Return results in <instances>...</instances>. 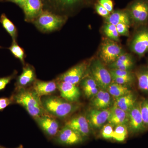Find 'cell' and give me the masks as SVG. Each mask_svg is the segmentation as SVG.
I'll return each instance as SVG.
<instances>
[{"label":"cell","instance_id":"obj_1","mask_svg":"<svg viewBox=\"0 0 148 148\" xmlns=\"http://www.w3.org/2000/svg\"><path fill=\"white\" fill-rule=\"evenodd\" d=\"M11 97L14 103L23 107L34 119L46 114L47 113L44 108L40 97L33 88H24L16 90Z\"/></svg>","mask_w":148,"mask_h":148},{"label":"cell","instance_id":"obj_2","mask_svg":"<svg viewBox=\"0 0 148 148\" xmlns=\"http://www.w3.org/2000/svg\"><path fill=\"white\" fill-rule=\"evenodd\" d=\"M41 100L46 112L59 118L69 116L78 108L77 105L58 96L48 95Z\"/></svg>","mask_w":148,"mask_h":148},{"label":"cell","instance_id":"obj_3","mask_svg":"<svg viewBox=\"0 0 148 148\" xmlns=\"http://www.w3.org/2000/svg\"><path fill=\"white\" fill-rule=\"evenodd\" d=\"M66 16L43 10L33 22L37 29L43 33H50L60 29L66 22Z\"/></svg>","mask_w":148,"mask_h":148},{"label":"cell","instance_id":"obj_4","mask_svg":"<svg viewBox=\"0 0 148 148\" xmlns=\"http://www.w3.org/2000/svg\"><path fill=\"white\" fill-rule=\"evenodd\" d=\"M90 0H42L44 10L63 15L87 4Z\"/></svg>","mask_w":148,"mask_h":148},{"label":"cell","instance_id":"obj_5","mask_svg":"<svg viewBox=\"0 0 148 148\" xmlns=\"http://www.w3.org/2000/svg\"><path fill=\"white\" fill-rule=\"evenodd\" d=\"M90 69L92 78L95 81L99 88L107 90L112 81L110 71H108L101 61L98 60L92 62Z\"/></svg>","mask_w":148,"mask_h":148},{"label":"cell","instance_id":"obj_6","mask_svg":"<svg viewBox=\"0 0 148 148\" xmlns=\"http://www.w3.org/2000/svg\"><path fill=\"white\" fill-rule=\"evenodd\" d=\"M126 10L131 19L138 24L146 23L148 20V0H133Z\"/></svg>","mask_w":148,"mask_h":148},{"label":"cell","instance_id":"obj_7","mask_svg":"<svg viewBox=\"0 0 148 148\" xmlns=\"http://www.w3.org/2000/svg\"><path fill=\"white\" fill-rule=\"evenodd\" d=\"M85 138L75 130L65 125L59 130L54 140L55 143L58 145L74 146L81 144Z\"/></svg>","mask_w":148,"mask_h":148},{"label":"cell","instance_id":"obj_8","mask_svg":"<svg viewBox=\"0 0 148 148\" xmlns=\"http://www.w3.org/2000/svg\"><path fill=\"white\" fill-rule=\"evenodd\" d=\"M123 53L122 49L115 41L107 40L101 46L100 56L105 64H112Z\"/></svg>","mask_w":148,"mask_h":148},{"label":"cell","instance_id":"obj_9","mask_svg":"<svg viewBox=\"0 0 148 148\" xmlns=\"http://www.w3.org/2000/svg\"><path fill=\"white\" fill-rule=\"evenodd\" d=\"M87 67V64L85 62L78 64L60 75L57 80L58 81L65 82L77 85L82 79Z\"/></svg>","mask_w":148,"mask_h":148},{"label":"cell","instance_id":"obj_10","mask_svg":"<svg viewBox=\"0 0 148 148\" xmlns=\"http://www.w3.org/2000/svg\"><path fill=\"white\" fill-rule=\"evenodd\" d=\"M128 127L130 132L134 134L143 132L146 127L140 110V104L136 103L127 112Z\"/></svg>","mask_w":148,"mask_h":148},{"label":"cell","instance_id":"obj_11","mask_svg":"<svg viewBox=\"0 0 148 148\" xmlns=\"http://www.w3.org/2000/svg\"><path fill=\"white\" fill-rule=\"evenodd\" d=\"M34 119L41 129L49 138H54L59 132V125L58 121L50 116L46 114Z\"/></svg>","mask_w":148,"mask_h":148},{"label":"cell","instance_id":"obj_12","mask_svg":"<svg viewBox=\"0 0 148 148\" xmlns=\"http://www.w3.org/2000/svg\"><path fill=\"white\" fill-rule=\"evenodd\" d=\"M131 50L137 55L142 56L148 52V29L138 31L133 37L130 45Z\"/></svg>","mask_w":148,"mask_h":148},{"label":"cell","instance_id":"obj_13","mask_svg":"<svg viewBox=\"0 0 148 148\" xmlns=\"http://www.w3.org/2000/svg\"><path fill=\"white\" fill-rule=\"evenodd\" d=\"M27 22H33L44 10L42 0H27L21 7Z\"/></svg>","mask_w":148,"mask_h":148},{"label":"cell","instance_id":"obj_14","mask_svg":"<svg viewBox=\"0 0 148 148\" xmlns=\"http://www.w3.org/2000/svg\"><path fill=\"white\" fill-rule=\"evenodd\" d=\"M36 77L34 68L30 64L24 65L22 73L16 78L15 90L27 88L29 86L33 84L36 80Z\"/></svg>","mask_w":148,"mask_h":148},{"label":"cell","instance_id":"obj_15","mask_svg":"<svg viewBox=\"0 0 148 148\" xmlns=\"http://www.w3.org/2000/svg\"><path fill=\"white\" fill-rule=\"evenodd\" d=\"M57 87L61 97L66 101L73 103L79 99L80 91L76 85L65 82L58 81Z\"/></svg>","mask_w":148,"mask_h":148},{"label":"cell","instance_id":"obj_16","mask_svg":"<svg viewBox=\"0 0 148 148\" xmlns=\"http://www.w3.org/2000/svg\"><path fill=\"white\" fill-rule=\"evenodd\" d=\"M110 114V109H93L90 110L86 117L91 127L100 128L108 121Z\"/></svg>","mask_w":148,"mask_h":148},{"label":"cell","instance_id":"obj_17","mask_svg":"<svg viewBox=\"0 0 148 148\" xmlns=\"http://www.w3.org/2000/svg\"><path fill=\"white\" fill-rule=\"evenodd\" d=\"M65 125L75 130L85 138L90 135V125L86 117L84 116L74 117L67 122Z\"/></svg>","mask_w":148,"mask_h":148},{"label":"cell","instance_id":"obj_18","mask_svg":"<svg viewBox=\"0 0 148 148\" xmlns=\"http://www.w3.org/2000/svg\"><path fill=\"white\" fill-rule=\"evenodd\" d=\"M33 89L40 97L48 96L58 89L57 83L53 80L44 81L36 79L33 84Z\"/></svg>","mask_w":148,"mask_h":148},{"label":"cell","instance_id":"obj_19","mask_svg":"<svg viewBox=\"0 0 148 148\" xmlns=\"http://www.w3.org/2000/svg\"><path fill=\"white\" fill-rule=\"evenodd\" d=\"M130 16L126 10L113 11L106 18V23H109L116 26L119 24H126L130 26L131 23Z\"/></svg>","mask_w":148,"mask_h":148},{"label":"cell","instance_id":"obj_20","mask_svg":"<svg viewBox=\"0 0 148 148\" xmlns=\"http://www.w3.org/2000/svg\"><path fill=\"white\" fill-rule=\"evenodd\" d=\"M108 121L114 125L126 124L128 122V114L115 104L110 109V114Z\"/></svg>","mask_w":148,"mask_h":148},{"label":"cell","instance_id":"obj_21","mask_svg":"<svg viewBox=\"0 0 148 148\" xmlns=\"http://www.w3.org/2000/svg\"><path fill=\"white\" fill-rule=\"evenodd\" d=\"M111 103V95L106 90H99L93 97L92 106L94 108L104 110L108 109Z\"/></svg>","mask_w":148,"mask_h":148},{"label":"cell","instance_id":"obj_22","mask_svg":"<svg viewBox=\"0 0 148 148\" xmlns=\"http://www.w3.org/2000/svg\"><path fill=\"white\" fill-rule=\"evenodd\" d=\"M136 103L135 96L130 92L126 95L116 98L115 104L120 108L127 113Z\"/></svg>","mask_w":148,"mask_h":148},{"label":"cell","instance_id":"obj_23","mask_svg":"<svg viewBox=\"0 0 148 148\" xmlns=\"http://www.w3.org/2000/svg\"><path fill=\"white\" fill-rule=\"evenodd\" d=\"M82 86L85 95L88 98L93 97L100 90L98 84L92 78H87L83 80Z\"/></svg>","mask_w":148,"mask_h":148},{"label":"cell","instance_id":"obj_24","mask_svg":"<svg viewBox=\"0 0 148 148\" xmlns=\"http://www.w3.org/2000/svg\"><path fill=\"white\" fill-rule=\"evenodd\" d=\"M114 98H118L130 92V90L125 85L112 82L107 90Z\"/></svg>","mask_w":148,"mask_h":148},{"label":"cell","instance_id":"obj_25","mask_svg":"<svg viewBox=\"0 0 148 148\" xmlns=\"http://www.w3.org/2000/svg\"><path fill=\"white\" fill-rule=\"evenodd\" d=\"M0 22L7 32L11 37L12 40H16L18 36L17 29L14 24L5 14L3 13L0 17Z\"/></svg>","mask_w":148,"mask_h":148},{"label":"cell","instance_id":"obj_26","mask_svg":"<svg viewBox=\"0 0 148 148\" xmlns=\"http://www.w3.org/2000/svg\"><path fill=\"white\" fill-rule=\"evenodd\" d=\"M128 135V127L126 124L116 125L114 128L112 139L117 142H122L127 138Z\"/></svg>","mask_w":148,"mask_h":148},{"label":"cell","instance_id":"obj_27","mask_svg":"<svg viewBox=\"0 0 148 148\" xmlns=\"http://www.w3.org/2000/svg\"><path fill=\"white\" fill-rule=\"evenodd\" d=\"M8 49L12 55L19 60L23 65H25V58L26 57L24 49L21 47L16 42V40H12L11 45Z\"/></svg>","mask_w":148,"mask_h":148},{"label":"cell","instance_id":"obj_28","mask_svg":"<svg viewBox=\"0 0 148 148\" xmlns=\"http://www.w3.org/2000/svg\"><path fill=\"white\" fill-rule=\"evenodd\" d=\"M136 76L139 88L142 91L148 92V70L138 72Z\"/></svg>","mask_w":148,"mask_h":148},{"label":"cell","instance_id":"obj_29","mask_svg":"<svg viewBox=\"0 0 148 148\" xmlns=\"http://www.w3.org/2000/svg\"><path fill=\"white\" fill-rule=\"evenodd\" d=\"M104 33L109 38L114 41L118 42L119 40V35L118 33L116 27L109 23H106L104 27Z\"/></svg>","mask_w":148,"mask_h":148},{"label":"cell","instance_id":"obj_30","mask_svg":"<svg viewBox=\"0 0 148 148\" xmlns=\"http://www.w3.org/2000/svg\"><path fill=\"white\" fill-rule=\"evenodd\" d=\"M130 62H133L131 56L128 53H122L114 62L110 65V66L112 69H116L124 64Z\"/></svg>","mask_w":148,"mask_h":148},{"label":"cell","instance_id":"obj_31","mask_svg":"<svg viewBox=\"0 0 148 148\" xmlns=\"http://www.w3.org/2000/svg\"><path fill=\"white\" fill-rule=\"evenodd\" d=\"M114 130V125L108 123L103 126L101 130V136L105 139H112Z\"/></svg>","mask_w":148,"mask_h":148},{"label":"cell","instance_id":"obj_32","mask_svg":"<svg viewBox=\"0 0 148 148\" xmlns=\"http://www.w3.org/2000/svg\"><path fill=\"white\" fill-rule=\"evenodd\" d=\"M140 110L144 123L146 127H148V100L140 103Z\"/></svg>","mask_w":148,"mask_h":148},{"label":"cell","instance_id":"obj_33","mask_svg":"<svg viewBox=\"0 0 148 148\" xmlns=\"http://www.w3.org/2000/svg\"><path fill=\"white\" fill-rule=\"evenodd\" d=\"M17 74V72L14 71L13 73L8 76L0 77V91H1L5 88L6 86L15 78Z\"/></svg>","mask_w":148,"mask_h":148},{"label":"cell","instance_id":"obj_34","mask_svg":"<svg viewBox=\"0 0 148 148\" xmlns=\"http://www.w3.org/2000/svg\"><path fill=\"white\" fill-rule=\"evenodd\" d=\"M111 75L123 77L132 78V76L129 71H123L118 69H111L110 71Z\"/></svg>","mask_w":148,"mask_h":148},{"label":"cell","instance_id":"obj_35","mask_svg":"<svg viewBox=\"0 0 148 148\" xmlns=\"http://www.w3.org/2000/svg\"><path fill=\"white\" fill-rule=\"evenodd\" d=\"M111 77H112V80L113 82L122 85L128 84L130 83L131 82L133 79V78L123 77L116 76L112 75H111Z\"/></svg>","mask_w":148,"mask_h":148},{"label":"cell","instance_id":"obj_36","mask_svg":"<svg viewBox=\"0 0 148 148\" xmlns=\"http://www.w3.org/2000/svg\"><path fill=\"white\" fill-rule=\"evenodd\" d=\"M95 9L98 15L105 18L109 16L111 13L98 2L95 4Z\"/></svg>","mask_w":148,"mask_h":148},{"label":"cell","instance_id":"obj_37","mask_svg":"<svg viewBox=\"0 0 148 148\" xmlns=\"http://www.w3.org/2000/svg\"><path fill=\"white\" fill-rule=\"evenodd\" d=\"M97 1L110 13L113 11L114 4L112 0H98Z\"/></svg>","mask_w":148,"mask_h":148},{"label":"cell","instance_id":"obj_38","mask_svg":"<svg viewBox=\"0 0 148 148\" xmlns=\"http://www.w3.org/2000/svg\"><path fill=\"white\" fill-rule=\"evenodd\" d=\"M116 27L117 31L119 36H127L129 35V26L123 24H117Z\"/></svg>","mask_w":148,"mask_h":148},{"label":"cell","instance_id":"obj_39","mask_svg":"<svg viewBox=\"0 0 148 148\" xmlns=\"http://www.w3.org/2000/svg\"><path fill=\"white\" fill-rule=\"evenodd\" d=\"M14 103L12 97L0 98V111H3L7 107Z\"/></svg>","mask_w":148,"mask_h":148},{"label":"cell","instance_id":"obj_40","mask_svg":"<svg viewBox=\"0 0 148 148\" xmlns=\"http://www.w3.org/2000/svg\"><path fill=\"white\" fill-rule=\"evenodd\" d=\"M27 1V0H5V1L14 3L21 8L22 5Z\"/></svg>","mask_w":148,"mask_h":148},{"label":"cell","instance_id":"obj_41","mask_svg":"<svg viewBox=\"0 0 148 148\" xmlns=\"http://www.w3.org/2000/svg\"><path fill=\"white\" fill-rule=\"evenodd\" d=\"M0 148H8L7 147H4L3 146L1 145H0ZM15 148H24V146L22 145H20L18 146V147H16Z\"/></svg>","mask_w":148,"mask_h":148},{"label":"cell","instance_id":"obj_42","mask_svg":"<svg viewBox=\"0 0 148 148\" xmlns=\"http://www.w3.org/2000/svg\"><path fill=\"white\" fill-rule=\"evenodd\" d=\"M3 0H0V2L2 1H3Z\"/></svg>","mask_w":148,"mask_h":148}]
</instances>
